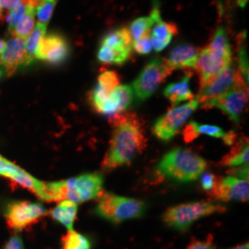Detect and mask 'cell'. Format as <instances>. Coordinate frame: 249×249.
<instances>
[{
	"instance_id": "5bb4252c",
	"label": "cell",
	"mask_w": 249,
	"mask_h": 249,
	"mask_svg": "<svg viewBox=\"0 0 249 249\" xmlns=\"http://www.w3.org/2000/svg\"><path fill=\"white\" fill-rule=\"evenodd\" d=\"M120 85V79L116 71H107L100 74L97 83L89 92V104L98 112L101 107L109 101L115 89Z\"/></svg>"
},
{
	"instance_id": "ffe728a7",
	"label": "cell",
	"mask_w": 249,
	"mask_h": 249,
	"mask_svg": "<svg viewBox=\"0 0 249 249\" xmlns=\"http://www.w3.org/2000/svg\"><path fill=\"white\" fill-rule=\"evenodd\" d=\"M226 132L221 127L214 124H199L191 121L183 129V138L185 142H194L200 135H206L213 138L223 139Z\"/></svg>"
},
{
	"instance_id": "74e56055",
	"label": "cell",
	"mask_w": 249,
	"mask_h": 249,
	"mask_svg": "<svg viewBox=\"0 0 249 249\" xmlns=\"http://www.w3.org/2000/svg\"><path fill=\"white\" fill-rule=\"evenodd\" d=\"M5 47H6V42L0 39V54H1V53H2V52L4 51Z\"/></svg>"
},
{
	"instance_id": "ac0fdd59",
	"label": "cell",
	"mask_w": 249,
	"mask_h": 249,
	"mask_svg": "<svg viewBox=\"0 0 249 249\" xmlns=\"http://www.w3.org/2000/svg\"><path fill=\"white\" fill-rule=\"evenodd\" d=\"M190 74H186L179 81L171 83L164 89V96L169 100L174 107L182 102L195 99L194 93L190 89Z\"/></svg>"
},
{
	"instance_id": "d6a6232c",
	"label": "cell",
	"mask_w": 249,
	"mask_h": 249,
	"mask_svg": "<svg viewBox=\"0 0 249 249\" xmlns=\"http://www.w3.org/2000/svg\"><path fill=\"white\" fill-rule=\"evenodd\" d=\"M199 178H200L201 187L207 193L210 192L211 190H213V188L216 185L217 179H218V177H216L213 174H212V173H205V172Z\"/></svg>"
},
{
	"instance_id": "3957f363",
	"label": "cell",
	"mask_w": 249,
	"mask_h": 249,
	"mask_svg": "<svg viewBox=\"0 0 249 249\" xmlns=\"http://www.w3.org/2000/svg\"><path fill=\"white\" fill-rule=\"evenodd\" d=\"M147 205L140 199L118 196L113 193H103L94 213L99 217L113 223H121L142 217Z\"/></svg>"
},
{
	"instance_id": "5b68a950",
	"label": "cell",
	"mask_w": 249,
	"mask_h": 249,
	"mask_svg": "<svg viewBox=\"0 0 249 249\" xmlns=\"http://www.w3.org/2000/svg\"><path fill=\"white\" fill-rule=\"evenodd\" d=\"M173 71L166 59L160 57L151 59L132 83L134 95L139 101L150 98Z\"/></svg>"
},
{
	"instance_id": "44dd1931",
	"label": "cell",
	"mask_w": 249,
	"mask_h": 249,
	"mask_svg": "<svg viewBox=\"0 0 249 249\" xmlns=\"http://www.w3.org/2000/svg\"><path fill=\"white\" fill-rule=\"evenodd\" d=\"M249 140L242 138L231 145V151L225 154L221 160L223 166L238 167L249 162Z\"/></svg>"
},
{
	"instance_id": "4316f807",
	"label": "cell",
	"mask_w": 249,
	"mask_h": 249,
	"mask_svg": "<svg viewBox=\"0 0 249 249\" xmlns=\"http://www.w3.org/2000/svg\"><path fill=\"white\" fill-rule=\"evenodd\" d=\"M36 9H31L26 14L20 18L18 23L13 28L10 34L13 37L24 38L26 39L30 34L33 32L36 26Z\"/></svg>"
},
{
	"instance_id": "f1b7e54d",
	"label": "cell",
	"mask_w": 249,
	"mask_h": 249,
	"mask_svg": "<svg viewBox=\"0 0 249 249\" xmlns=\"http://www.w3.org/2000/svg\"><path fill=\"white\" fill-rule=\"evenodd\" d=\"M114 96L117 101L120 113H123L133 102V89L130 85H119L114 91Z\"/></svg>"
},
{
	"instance_id": "7a4b0ae2",
	"label": "cell",
	"mask_w": 249,
	"mask_h": 249,
	"mask_svg": "<svg viewBox=\"0 0 249 249\" xmlns=\"http://www.w3.org/2000/svg\"><path fill=\"white\" fill-rule=\"evenodd\" d=\"M207 161L196 152L177 148L167 152L160 160L157 171L164 178L178 183L193 182L203 174Z\"/></svg>"
},
{
	"instance_id": "9a60e30c",
	"label": "cell",
	"mask_w": 249,
	"mask_h": 249,
	"mask_svg": "<svg viewBox=\"0 0 249 249\" xmlns=\"http://www.w3.org/2000/svg\"><path fill=\"white\" fill-rule=\"evenodd\" d=\"M229 66L231 65H228L217 58L206 46L199 50L194 70L199 78V83L201 85Z\"/></svg>"
},
{
	"instance_id": "83f0119b",
	"label": "cell",
	"mask_w": 249,
	"mask_h": 249,
	"mask_svg": "<svg viewBox=\"0 0 249 249\" xmlns=\"http://www.w3.org/2000/svg\"><path fill=\"white\" fill-rule=\"evenodd\" d=\"M62 249H91L88 237L74 230H68L63 236Z\"/></svg>"
},
{
	"instance_id": "f35d334b",
	"label": "cell",
	"mask_w": 249,
	"mask_h": 249,
	"mask_svg": "<svg viewBox=\"0 0 249 249\" xmlns=\"http://www.w3.org/2000/svg\"><path fill=\"white\" fill-rule=\"evenodd\" d=\"M247 2H248V0H238L237 1V3H238V5L240 6V7H245L246 6V4H247Z\"/></svg>"
},
{
	"instance_id": "e575fe53",
	"label": "cell",
	"mask_w": 249,
	"mask_h": 249,
	"mask_svg": "<svg viewBox=\"0 0 249 249\" xmlns=\"http://www.w3.org/2000/svg\"><path fill=\"white\" fill-rule=\"evenodd\" d=\"M3 249H24V247L20 237L15 235L9 239Z\"/></svg>"
},
{
	"instance_id": "2e32d148",
	"label": "cell",
	"mask_w": 249,
	"mask_h": 249,
	"mask_svg": "<svg viewBox=\"0 0 249 249\" xmlns=\"http://www.w3.org/2000/svg\"><path fill=\"white\" fill-rule=\"evenodd\" d=\"M133 40L128 28H119L105 36L101 45H107L116 52L123 62L125 63L131 55Z\"/></svg>"
},
{
	"instance_id": "603a6c76",
	"label": "cell",
	"mask_w": 249,
	"mask_h": 249,
	"mask_svg": "<svg viewBox=\"0 0 249 249\" xmlns=\"http://www.w3.org/2000/svg\"><path fill=\"white\" fill-rule=\"evenodd\" d=\"M160 18H161L160 8L159 6H154L150 16L136 18L130 23L128 28L132 40L136 41L142 36L151 34V28L154 25L155 21Z\"/></svg>"
},
{
	"instance_id": "f546056e",
	"label": "cell",
	"mask_w": 249,
	"mask_h": 249,
	"mask_svg": "<svg viewBox=\"0 0 249 249\" xmlns=\"http://www.w3.org/2000/svg\"><path fill=\"white\" fill-rule=\"evenodd\" d=\"M58 0H38L36 7V17L38 23L47 24L53 15V10Z\"/></svg>"
},
{
	"instance_id": "9c48e42d",
	"label": "cell",
	"mask_w": 249,
	"mask_h": 249,
	"mask_svg": "<svg viewBox=\"0 0 249 249\" xmlns=\"http://www.w3.org/2000/svg\"><path fill=\"white\" fill-rule=\"evenodd\" d=\"M47 214L43 205L30 201H12L5 209V218L9 229L19 231L37 223Z\"/></svg>"
},
{
	"instance_id": "30bf717a",
	"label": "cell",
	"mask_w": 249,
	"mask_h": 249,
	"mask_svg": "<svg viewBox=\"0 0 249 249\" xmlns=\"http://www.w3.org/2000/svg\"><path fill=\"white\" fill-rule=\"evenodd\" d=\"M239 71L229 66L215 75L213 78L200 85L196 100L203 109H209L210 105L222 96L231 88Z\"/></svg>"
},
{
	"instance_id": "836d02e7",
	"label": "cell",
	"mask_w": 249,
	"mask_h": 249,
	"mask_svg": "<svg viewBox=\"0 0 249 249\" xmlns=\"http://www.w3.org/2000/svg\"><path fill=\"white\" fill-rule=\"evenodd\" d=\"M187 249H214L212 238L205 241L194 240L189 244Z\"/></svg>"
},
{
	"instance_id": "4dcf8cb0",
	"label": "cell",
	"mask_w": 249,
	"mask_h": 249,
	"mask_svg": "<svg viewBox=\"0 0 249 249\" xmlns=\"http://www.w3.org/2000/svg\"><path fill=\"white\" fill-rule=\"evenodd\" d=\"M97 57L100 62L107 64V65H111V64L123 65L124 64L122 59L119 57V55L107 45H101L97 53Z\"/></svg>"
},
{
	"instance_id": "d6986e66",
	"label": "cell",
	"mask_w": 249,
	"mask_h": 249,
	"mask_svg": "<svg viewBox=\"0 0 249 249\" xmlns=\"http://www.w3.org/2000/svg\"><path fill=\"white\" fill-rule=\"evenodd\" d=\"M208 49L214 55L224 63L231 65V48L229 38L223 27H219L207 45Z\"/></svg>"
},
{
	"instance_id": "7402d4cb",
	"label": "cell",
	"mask_w": 249,
	"mask_h": 249,
	"mask_svg": "<svg viewBox=\"0 0 249 249\" xmlns=\"http://www.w3.org/2000/svg\"><path fill=\"white\" fill-rule=\"evenodd\" d=\"M78 205L70 200L60 201L54 209L50 212V215L54 221L63 224L68 230H73V224L77 218Z\"/></svg>"
},
{
	"instance_id": "52a82bcc",
	"label": "cell",
	"mask_w": 249,
	"mask_h": 249,
	"mask_svg": "<svg viewBox=\"0 0 249 249\" xmlns=\"http://www.w3.org/2000/svg\"><path fill=\"white\" fill-rule=\"evenodd\" d=\"M249 102V88L248 83L239 71L232 86L224 92L222 96L213 101L209 109L217 107L229 116L233 122L238 123L241 115L244 112Z\"/></svg>"
},
{
	"instance_id": "7c38bea8",
	"label": "cell",
	"mask_w": 249,
	"mask_h": 249,
	"mask_svg": "<svg viewBox=\"0 0 249 249\" xmlns=\"http://www.w3.org/2000/svg\"><path fill=\"white\" fill-rule=\"evenodd\" d=\"M71 53L69 42L59 34L45 35L40 42L36 53V59L51 65H60L65 62Z\"/></svg>"
},
{
	"instance_id": "6da1fadb",
	"label": "cell",
	"mask_w": 249,
	"mask_h": 249,
	"mask_svg": "<svg viewBox=\"0 0 249 249\" xmlns=\"http://www.w3.org/2000/svg\"><path fill=\"white\" fill-rule=\"evenodd\" d=\"M110 124L113 126V133L102 162L105 170L129 164L147 146L142 123L135 114L120 113L110 116Z\"/></svg>"
},
{
	"instance_id": "8fae6325",
	"label": "cell",
	"mask_w": 249,
	"mask_h": 249,
	"mask_svg": "<svg viewBox=\"0 0 249 249\" xmlns=\"http://www.w3.org/2000/svg\"><path fill=\"white\" fill-rule=\"evenodd\" d=\"M214 200L220 201H248L249 196V179L228 176L218 178L215 187L208 192Z\"/></svg>"
},
{
	"instance_id": "d590c367",
	"label": "cell",
	"mask_w": 249,
	"mask_h": 249,
	"mask_svg": "<svg viewBox=\"0 0 249 249\" xmlns=\"http://www.w3.org/2000/svg\"><path fill=\"white\" fill-rule=\"evenodd\" d=\"M21 0H1V9L3 10L4 14L8 13L13 9Z\"/></svg>"
},
{
	"instance_id": "8d00e7d4",
	"label": "cell",
	"mask_w": 249,
	"mask_h": 249,
	"mask_svg": "<svg viewBox=\"0 0 249 249\" xmlns=\"http://www.w3.org/2000/svg\"><path fill=\"white\" fill-rule=\"evenodd\" d=\"M249 249V243L244 244V245H240V246H236V247H234L232 249Z\"/></svg>"
},
{
	"instance_id": "8992f818",
	"label": "cell",
	"mask_w": 249,
	"mask_h": 249,
	"mask_svg": "<svg viewBox=\"0 0 249 249\" xmlns=\"http://www.w3.org/2000/svg\"><path fill=\"white\" fill-rule=\"evenodd\" d=\"M65 200L76 204L99 198L103 194L104 178L98 173L84 174L77 178L63 180Z\"/></svg>"
},
{
	"instance_id": "484cf974",
	"label": "cell",
	"mask_w": 249,
	"mask_h": 249,
	"mask_svg": "<svg viewBox=\"0 0 249 249\" xmlns=\"http://www.w3.org/2000/svg\"><path fill=\"white\" fill-rule=\"evenodd\" d=\"M38 0H21L13 9L8 12L7 23L9 33L18 23V20L22 18L27 12L31 9H36Z\"/></svg>"
},
{
	"instance_id": "ab89813d",
	"label": "cell",
	"mask_w": 249,
	"mask_h": 249,
	"mask_svg": "<svg viewBox=\"0 0 249 249\" xmlns=\"http://www.w3.org/2000/svg\"><path fill=\"white\" fill-rule=\"evenodd\" d=\"M4 16H5V14H4L3 10H2V9H1V0H0V19H2Z\"/></svg>"
},
{
	"instance_id": "cb8c5ba5",
	"label": "cell",
	"mask_w": 249,
	"mask_h": 249,
	"mask_svg": "<svg viewBox=\"0 0 249 249\" xmlns=\"http://www.w3.org/2000/svg\"><path fill=\"white\" fill-rule=\"evenodd\" d=\"M178 26L174 22L163 21L161 18L155 21L151 28V38L160 41L165 45H169L174 36L178 35Z\"/></svg>"
},
{
	"instance_id": "e0dca14e",
	"label": "cell",
	"mask_w": 249,
	"mask_h": 249,
	"mask_svg": "<svg viewBox=\"0 0 249 249\" xmlns=\"http://www.w3.org/2000/svg\"><path fill=\"white\" fill-rule=\"evenodd\" d=\"M199 50L191 45H178L171 51L166 61L173 71L194 69Z\"/></svg>"
},
{
	"instance_id": "4fadbf2b",
	"label": "cell",
	"mask_w": 249,
	"mask_h": 249,
	"mask_svg": "<svg viewBox=\"0 0 249 249\" xmlns=\"http://www.w3.org/2000/svg\"><path fill=\"white\" fill-rule=\"evenodd\" d=\"M31 65L26 54V39L12 37L6 43L0 54V66L8 76H11L22 67Z\"/></svg>"
},
{
	"instance_id": "ba28073f",
	"label": "cell",
	"mask_w": 249,
	"mask_h": 249,
	"mask_svg": "<svg viewBox=\"0 0 249 249\" xmlns=\"http://www.w3.org/2000/svg\"><path fill=\"white\" fill-rule=\"evenodd\" d=\"M199 107L196 98L187 104L174 107L160 116L152 126V133L162 142H168L178 135L182 125Z\"/></svg>"
},
{
	"instance_id": "1f68e13d",
	"label": "cell",
	"mask_w": 249,
	"mask_h": 249,
	"mask_svg": "<svg viewBox=\"0 0 249 249\" xmlns=\"http://www.w3.org/2000/svg\"><path fill=\"white\" fill-rule=\"evenodd\" d=\"M132 48L140 54H148L151 52V34L133 41Z\"/></svg>"
},
{
	"instance_id": "d4e9b609",
	"label": "cell",
	"mask_w": 249,
	"mask_h": 249,
	"mask_svg": "<svg viewBox=\"0 0 249 249\" xmlns=\"http://www.w3.org/2000/svg\"><path fill=\"white\" fill-rule=\"evenodd\" d=\"M46 35V25L42 23H37L33 32L26 39V54L29 62L31 64L36 60V53L40 45L41 40Z\"/></svg>"
},
{
	"instance_id": "277c9868",
	"label": "cell",
	"mask_w": 249,
	"mask_h": 249,
	"mask_svg": "<svg viewBox=\"0 0 249 249\" xmlns=\"http://www.w3.org/2000/svg\"><path fill=\"white\" fill-rule=\"evenodd\" d=\"M226 207L211 201H196L171 207L163 214V222L178 231H187L197 220L214 213H222Z\"/></svg>"
}]
</instances>
